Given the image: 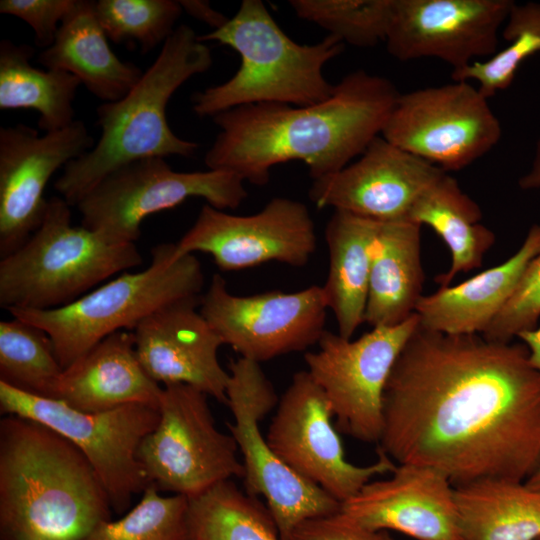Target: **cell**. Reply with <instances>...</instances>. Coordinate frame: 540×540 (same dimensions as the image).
Instances as JSON below:
<instances>
[{
  "instance_id": "cell-16",
  "label": "cell",
  "mask_w": 540,
  "mask_h": 540,
  "mask_svg": "<svg viewBox=\"0 0 540 540\" xmlns=\"http://www.w3.org/2000/svg\"><path fill=\"white\" fill-rule=\"evenodd\" d=\"M317 236L306 205L272 198L252 215H234L205 203L189 230L175 243V255L202 252L223 271L248 269L268 262L306 265Z\"/></svg>"
},
{
  "instance_id": "cell-27",
  "label": "cell",
  "mask_w": 540,
  "mask_h": 540,
  "mask_svg": "<svg viewBox=\"0 0 540 540\" xmlns=\"http://www.w3.org/2000/svg\"><path fill=\"white\" fill-rule=\"evenodd\" d=\"M463 540H538L540 490L525 481L484 479L455 486Z\"/></svg>"
},
{
  "instance_id": "cell-23",
  "label": "cell",
  "mask_w": 540,
  "mask_h": 540,
  "mask_svg": "<svg viewBox=\"0 0 540 540\" xmlns=\"http://www.w3.org/2000/svg\"><path fill=\"white\" fill-rule=\"evenodd\" d=\"M540 252V225H533L521 247L500 265L470 279L422 296L419 325L446 334H482L515 290L525 268Z\"/></svg>"
},
{
  "instance_id": "cell-31",
  "label": "cell",
  "mask_w": 540,
  "mask_h": 540,
  "mask_svg": "<svg viewBox=\"0 0 540 540\" xmlns=\"http://www.w3.org/2000/svg\"><path fill=\"white\" fill-rule=\"evenodd\" d=\"M63 370L44 330L15 317L0 322V381L55 399Z\"/></svg>"
},
{
  "instance_id": "cell-36",
  "label": "cell",
  "mask_w": 540,
  "mask_h": 540,
  "mask_svg": "<svg viewBox=\"0 0 540 540\" xmlns=\"http://www.w3.org/2000/svg\"><path fill=\"white\" fill-rule=\"evenodd\" d=\"M540 317V252L525 268L506 304L481 334L484 338L509 343L533 329Z\"/></svg>"
},
{
  "instance_id": "cell-28",
  "label": "cell",
  "mask_w": 540,
  "mask_h": 540,
  "mask_svg": "<svg viewBox=\"0 0 540 540\" xmlns=\"http://www.w3.org/2000/svg\"><path fill=\"white\" fill-rule=\"evenodd\" d=\"M480 206L462 191L456 179L444 173L413 205L408 220L431 227L451 253L449 270L435 278L440 287L449 286L459 273L481 267L495 234L480 223Z\"/></svg>"
},
{
  "instance_id": "cell-38",
  "label": "cell",
  "mask_w": 540,
  "mask_h": 540,
  "mask_svg": "<svg viewBox=\"0 0 540 540\" xmlns=\"http://www.w3.org/2000/svg\"><path fill=\"white\" fill-rule=\"evenodd\" d=\"M290 540H393L385 530L358 525L342 512L309 519L301 523Z\"/></svg>"
},
{
  "instance_id": "cell-40",
  "label": "cell",
  "mask_w": 540,
  "mask_h": 540,
  "mask_svg": "<svg viewBox=\"0 0 540 540\" xmlns=\"http://www.w3.org/2000/svg\"><path fill=\"white\" fill-rule=\"evenodd\" d=\"M518 338L528 350L530 364L540 374V326L520 333Z\"/></svg>"
},
{
  "instance_id": "cell-7",
  "label": "cell",
  "mask_w": 540,
  "mask_h": 540,
  "mask_svg": "<svg viewBox=\"0 0 540 540\" xmlns=\"http://www.w3.org/2000/svg\"><path fill=\"white\" fill-rule=\"evenodd\" d=\"M151 255L147 268L123 272L67 305L9 313L44 330L66 369L107 336L133 331L163 305L202 295L204 274L194 254L176 257L175 243H162L153 247Z\"/></svg>"
},
{
  "instance_id": "cell-5",
  "label": "cell",
  "mask_w": 540,
  "mask_h": 540,
  "mask_svg": "<svg viewBox=\"0 0 540 540\" xmlns=\"http://www.w3.org/2000/svg\"><path fill=\"white\" fill-rule=\"evenodd\" d=\"M198 39L229 46L241 57L239 69L229 80L195 93L192 109L199 117L259 103H320L335 89L326 80L323 67L345 48L331 34L315 44L293 41L261 0H243L223 26Z\"/></svg>"
},
{
  "instance_id": "cell-29",
  "label": "cell",
  "mask_w": 540,
  "mask_h": 540,
  "mask_svg": "<svg viewBox=\"0 0 540 540\" xmlns=\"http://www.w3.org/2000/svg\"><path fill=\"white\" fill-rule=\"evenodd\" d=\"M33 55L29 45L1 41L0 109L34 110L45 133L63 129L75 121L73 101L81 81L64 71L33 66Z\"/></svg>"
},
{
  "instance_id": "cell-12",
  "label": "cell",
  "mask_w": 540,
  "mask_h": 540,
  "mask_svg": "<svg viewBox=\"0 0 540 540\" xmlns=\"http://www.w3.org/2000/svg\"><path fill=\"white\" fill-rule=\"evenodd\" d=\"M418 325L414 313L400 324L372 327L355 340L326 330L318 349L306 352L307 371L325 394L341 432L362 442H379L385 387Z\"/></svg>"
},
{
  "instance_id": "cell-42",
  "label": "cell",
  "mask_w": 540,
  "mask_h": 540,
  "mask_svg": "<svg viewBox=\"0 0 540 540\" xmlns=\"http://www.w3.org/2000/svg\"><path fill=\"white\" fill-rule=\"evenodd\" d=\"M525 482L531 488L540 490V464Z\"/></svg>"
},
{
  "instance_id": "cell-1",
  "label": "cell",
  "mask_w": 540,
  "mask_h": 540,
  "mask_svg": "<svg viewBox=\"0 0 540 540\" xmlns=\"http://www.w3.org/2000/svg\"><path fill=\"white\" fill-rule=\"evenodd\" d=\"M378 449L454 486L526 481L540 464V374L525 345L418 325L385 387Z\"/></svg>"
},
{
  "instance_id": "cell-17",
  "label": "cell",
  "mask_w": 540,
  "mask_h": 540,
  "mask_svg": "<svg viewBox=\"0 0 540 540\" xmlns=\"http://www.w3.org/2000/svg\"><path fill=\"white\" fill-rule=\"evenodd\" d=\"M94 144L80 120L44 135L23 124L0 128L1 258L20 248L41 225L52 175Z\"/></svg>"
},
{
  "instance_id": "cell-20",
  "label": "cell",
  "mask_w": 540,
  "mask_h": 540,
  "mask_svg": "<svg viewBox=\"0 0 540 540\" xmlns=\"http://www.w3.org/2000/svg\"><path fill=\"white\" fill-rule=\"evenodd\" d=\"M201 296L172 301L144 318L132 331L135 350L158 384H187L226 404L229 371L218 359L224 343L198 310Z\"/></svg>"
},
{
  "instance_id": "cell-10",
  "label": "cell",
  "mask_w": 540,
  "mask_h": 540,
  "mask_svg": "<svg viewBox=\"0 0 540 540\" xmlns=\"http://www.w3.org/2000/svg\"><path fill=\"white\" fill-rule=\"evenodd\" d=\"M247 196L244 180L232 172L175 171L165 158L152 157L129 163L106 176L77 208L82 226L112 244H132L140 237L146 217L189 198H202L220 210H234Z\"/></svg>"
},
{
  "instance_id": "cell-37",
  "label": "cell",
  "mask_w": 540,
  "mask_h": 540,
  "mask_svg": "<svg viewBox=\"0 0 540 540\" xmlns=\"http://www.w3.org/2000/svg\"><path fill=\"white\" fill-rule=\"evenodd\" d=\"M77 0H1L0 13L19 18L34 32L35 44L50 47Z\"/></svg>"
},
{
  "instance_id": "cell-15",
  "label": "cell",
  "mask_w": 540,
  "mask_h": 540,
  "mask_svg": "<svg viewBox=\"0 0 540 540\" xmlns=\"http://www.w3.org/2000/svg\"><path fill=\"white\" fill-rule=\"evenodd\" d=\"M199 310L224 344L240 357L261 363L318 344L329 309L319 285L239 296L215 274L201 296Z\"/></svg>"
},
{
  "instance_id": "cell-30",
  "label": "cell",
  "mask_w": 540,
  "mask_h": 540,
  "mask_svg": "<svg viewBox=\"0 0 540 540\" xmlns=\"http://www.w3.org/2000/svg\"><path fill=\"white\" fill-rule=\"evenodd\" d=\"M186 540H281L267 507L231 480L189 498Z\"/></svg>"
},
{
  "instance_id": "cell-2",
  "label": "cell",
  "mask_w": 540,
  "mask_h": 540,
  "mask_svg": "<svg viewBox=\"0 0 540 540\" xmlns=\"http://www.w3.org/2000/svg\"><path fill=\"white\" fill-rule=\"evenodd\" d=\"M387 78L356 70L326 100L308 106L259 103L212 117L220 131L205 154L208 169L262 186L271 169L302 161L316 180L360 156L377 136L399 96Z\"/></svg>"
},
{
  "instance_id": "cell-9",
  "label": "cell",
  "mask_w": 540,
  "mask_h": 540,
  "mask_svg": "<svg viewBox=\"0 0 540 540\" xmlns=\"http://www.w3.org/2000/svg\"><path fill=\"white\" fill-rule=\"evenodd\" d=\"M0 412L37 421L70 440L94 468L117 513L126 511L133 496L149 485L138 451L158 423V407L130 404L83 412L0 381Z\"/></svg>"
},
{
  "instance_id": "cell-8",
  "label": "cell",
  "mask_w": 540,
  "mask_h": 540,
  "mask_svg": "<svg viewBox=\"0 0 540 540\" xmlns=\"http://www.w3.org/2000/svg\"><path fill=\"white\" fill-rule=\"evenodd\" d=\"M226 397L233 416L227 427L242 454L246 493L265 499L281 540H290L309 519L339 512L340 502L290 469L263 437L259 422L279 400L260 363L231 360Z\"/></svg>"
},
{
  "instance_id": "cell-35",
  "label": "cell",
  "mask_w": 540,
  "mask_h": 540,
  "mask_svg": "<svg viewBox=\"0 0 540 540\" xmlns=\"http://www.w3.org/2000/svg\"><path fill=\"white\" fill-rule=\"evenodd\" d=\"M95 11L108 39L146 53L168 39L183 9L172 0H98Z\"/></svg>"
},
{
  "instance_id": "cell-3",
  "label": "cell",
  "mask_w": 540,
  "mask_h": 540,
  "mask_svg": "<svg viewBox=\"0 0 540 540\" xmlns=\"http://www.w3.org/2000/svg\"><path fill=\"white\" fill-rule=\"evenodd\" d=\"M112 510L97 473L70 440L31 419H1V540H82Z\"/></svg>"
},
{
  "instance_id": "cell-26",
  "label": "cell",
  "mask_w": 540,
  "mask_h": 540,
  "mask_svg": "<svg viewBox=\"0 0 540 540\" xmlns=\"http://www.w3.org/2000/svg\"><path fill=\"white\" fill-rule=\"evenodd\" d=\"M380 222L334 211L325 228L329 271L322 288L343 338L351 339L365 322L372 254Z\"/></svg>"
},
{
  "instance_id": "cell-19",
  "label": "cell",
  "mask_w": 540,
  "mask_h": 540,
  "mask_svg": "<svg viewBox=\"0 0 540 540\" xmlns=\"http://www.w3.org/2000/svg\"><path fill=\"white\" fill-rule=\"evenodd\" d=\"M444 173L380 135L357 161L314 180L309 197L320 209L381 221L408 219L417 199Z\"/></svg>"
},
{
  "instance_id": "cell-6",
  "label": "cell",
  "mask_w": 540,
  "mask_h": 540,
  "mask_svg": "<svg viewBox=\"0 0 540 540\" xmlns=\"http://www.w3.org/2000/svg\"><path fill=\"white\" fill-rule=\"evenodd\" d=\"M62 197L48 199L41 225L16 251L0 261V305L49 310L67 305L119 272L142 264L135 243L112 244L72 224Z\"/></svg>"
},
{
  "instance_id": "cell-32",
  "label": "cell",
  "mask_w": 540,
  "mask_h": 540,
  "mask_svg": "<svg viewBox=\"0 0 540 540\" xmlns=\"http://www.w3.org/2000/svg\"><path fill=\"white\" fill-rule=\"evenodd\" d=\"M502 37L508 45L486 60L451 72L453 81H475L486 97L508 88L521 63L540 52V3L514 1L504 23Z\"/></svg>"
},
{
  "instance_id": "cell-34",
  "label": "cell",
  "mask_w": 540,
  "mask_h": 540,
  "mask_svg": "<svg viewBox=\"0 0 540 540\" xmlns=\"http://www.w3.org/2000/svg\"><path fill=\"white\" fill-rule=\"evenodd\" d=\"M187 507V497L148 485L123 517L101 521L82 540H186Z\"/></svg>"
},
{
  "instance_id": "cell-14",
  "label": "cell",
  "mask_w": 540,
  "mask_h": 540,
  "mask_svg": "<svg viewBox=\"0 0 540 540\" xmlns=\"http://www.w3.org/2000/svg\"><path fill=\"white\" fill-rule=\"evenodd\" d=\"M332 417L325 394L302 370L278 401L266 439L290 469L343 503L374 477L392 473L397 464L379 449L373 464L349 462Z\"/></svg>"
},
{
  "instance_id": "cell-33",
  "label": "cell",
  "mask_w": 540,
  "mask_h": 540,
  "mask_svg": "<svg viewBox=\"0 0 540 540\" xmlns=\"http://www.w3.org/2000/svg\"><path fill=\"white\" fill-rule=\"evenodd\" d=\"M296 15L356 47L385 41L393 0H290Z\"/></svg>"
},
{
  "instance_id": "cell-39",
  "label": "cell",
  "mask_w": 540,
  "mask_h": 540,
  "mask_svg": "<svg viewBox=\"0 0 540 540\" xmlns=\"http://www.w3.org/2000/svg\"><path fill=\"white\" fill-rule=\"evenodd\" d=\"M179 3L183 11L193 18L206 23L213 30L220 28L228 21V18L221 12L214 10L208 1L181 0Z\"/></svg>"
},
{
  "instance_id": "cell-21",
  "label": "cell",
  "mask_w": 540,
  "mask_h": 540,
  "mask_svg": "<svg viewBox=\"0 0 540 540\" xmlns=\"http://www.w3.org/2000/svg\"><path fill=\"white\" fill-rule=\"evenodd\" d=\"M340 512L372 530H394L417 540H463L455 486L441 472L397 464L391 476L364 485Z\"/></svg>"
},
{
  "instance_id": "cell-25",
  "label": "cell",
  "mask_w": 540,
  "mask_h": 540,
  "mask_svg": "<svg viewBox=\"0 0 540 540\" xmlns=\"http://www.w3.org/2000/svg\"><path fill=\"white\" fill-rule=\"evenodd\" d=\"M420 228L408 219L380 222L365 310L372 327L394 326L415 313L424 281Z\"/></svg>"
},
{
  "instance_id": "cell-18",
  "label": "cell",
  "mask_w": 540,
  "mask_h": 540,
  "mask_svg": "<svg viewBox=\"0 0 540 540\" xmlns=\"http://www.w3.org/2000/svg\"><path fill=\"white\" fill-rule=\"evenodd\" d=\"M513 0H393L385 38L399 61L437 58L453 70L497 52Z\"/></svg>"
},
{
  "instance_id": "cell-22",
  "label": "cell",
  "mask_w": 540,
  "mask_h": 540,
  "mask_svg": "<svg viewBox=\"0 0 540 540\" xmlns=\"http://www.w3.org/2000/svg\"><path fill=\"white\" fill-rule=\"evenodd\" d=\"M162 386L142 367L132 331H117L63 370L55 399L83 412L130 404L158 407Z\"/></svg>"
},
{
  "instance_id": "cell-43",
  "label": "cell",
  "mask_w": 540,
  "mask_h": 540,
  "mask_svg": "<svg viewBox=\"0 0 540 540\" xmlns=\"http://www.w3.org/2000/svg\"><path fill=\"white\" fill-rule=\"evenodd\" d=\"M538 540H540V538Z\"/></svg>"
},
{
  "instance_id": "cell-11",
  "label": "cell",
  "mask_w": 540,
  "mask_h": 540,
  "mask_svg": "<svg viewBox=\"0 0 540 540\" xmlns=\"http://www.w3.org/2000/svg\"><path fill=\"white\" fill-rule=\"evenodd\" d=\"M207 397L187 384L162 387L158 423L138 451L149 485L159 491L189 499L243 477L237 444L217 428Z\"/></svg>"
},
{
  "instance_id": "cell-4",
  "label": "cell",
  "mask_w": 540,
  "mask_h": 540,
  "mask_svg": "<svg viewBox=\"0 0 540 540\" xmlns=\"http://www.w3.org/2000/svg\"><path fill=\"white\" fill-rule=\"evenodd\" d=\"M213 63L209 46L188 25H180L120 100L97 108L101 135L94 146L63 168L54 187L70 206L78 203L106 176L129 163L168 156L191 157L199 145L178 137L167 121V104L191 77Z\"/></svg>"
},
{
  "instance_id": "cell-41",
  "label": "cell",
  "mask_w": 540,
  "mask_h": 540,
  "mask_svg": "<svg viewBox=\"0 0 540 540\" xmlns=\"http://www.w3.org/2000/svg\"><path fill=\"white\" fill-rule=\"evenodd\" d=\"M518 185L523 190L540 189V138L538 139L529 170L519 178Z\"/></svg>"
},
{
  "instance_id": "cell-13",
  "label": "cell",
  "mask_w": 540,
  "mask_h": 540,
  "mask_svg": "<svg viewBox=\"0 0 540 540\" xmlns=\"http://www.w3.org/2000/svg\"><path fill=\"white\" fill-rule=\"evenodd\" d=\"M502 128L488 98L468 81L399 94L381 136L445 172L488 153Z\"/></svg>"
},
{
  "instance_id": "cell-24",
  "label": "cell",
  "mask_w": 540,
  "mask_h": 540,
  "mask_svg": "<svg viewBox=\"0 0 540 540\" xmlns=\"http://www.w3.org/2000/svg\"><path fill=\"white\" fill-rule=\"evenodd\" d=\"M38 62L46 69L76 76L104 103L123 98L143 74L113 52L96 15L95 1L87 0H77L53 44L39 54Z\"/></svg>"
}]
</instances>
